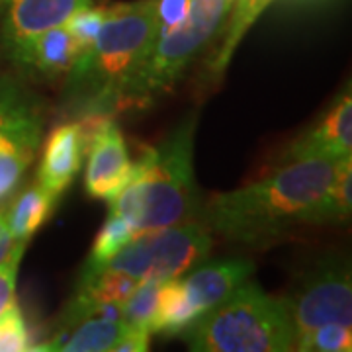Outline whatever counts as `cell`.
Returning <instances> with one entry per match:
<instances>
[{
  "mask_svg": "<svg viewBox=\"0 0 352 352\" xmlns=\"http://www.w3.org/2000/svg\"><path fill=\"white\" fill-rule=\"evenodd\" d=\"M340 159L292 157L249 186L214 194L201 204V221L223 239L266 245L303 226L333 223L331 186Z\"/></svg>",
  "mask_w": 352,
  "mask_h": 352,
  "instance_id": "cell-1",
  "label": "cell"
},
{
  "mask_svg": "<svg viewBox=\"0 0 352 352\" xmlns=\"http://www.w3.org/2000/svg\"><path fill=\"white\" fill-rule=\"evenodd\" d=\"M159 34L155 0L108 6L92 47L71 69V85L85 113H110L126 96Z\"/></svg>",
  "mask_w": 352,
  "mask_h": 352,
  "instance_id": "cell-2",
  "label": "cell"
},
{
  "mask_svg": "<svg viewBox=\"0 0 352 352\" xmlns=\"http://www.w3.org/2000/svg\"><path fill=\"white\" fill-rule=\"evenodd\" d=\"M194 129L196 120L188 118L163 143L147 149L126 188L110 200V214L126 219L135 233L176 226L200 212Z\"/></svg>",
  "mask_w": 352,
  "mask_h": 352,
  "instance_id": "cell-3",
  "label": "cell"
},
{
  "mask_svg": "<svg viewBox=\"0 0 352 352\" xmlns=\"http://www.w3.org/2000/svg\"><path fill=\"white\" fill-rule=\"evenodd\" d=\"M196 352H286L296 349V329L286 300L245 282L200 315L182 335Z\"/></svg>",
  "mask_w": 352,
  "mask_h": 352,
  "instance_id": "cell-4",
  "label": "cell"
},
{
  "mask_svg": "<svg viewBox=\"0 0 352 352\" xmlns=\"http://www.w3.org/2000/svg\"><path fill=\"white\" fill-rule=\"evenodd\" d=\"M237 0H192L178 25L159 30L153 50L126 96V106H141L175 85L188 63L212 43Z\"/></svg>",
  "mask_w": 352,
  "mask_h": 352,
  "instance_id": "cell-5",
  "label": "cell"
},
{
  "mask_svg": "<svg viewBox=\"0 0 352 352\" xmlns=\"http://www.w3.org/2000/svg\"><path fill=\"white\" fill-rule=\"evenodd\" d=\"M212 247V231L204 221H182L138 233L104 266L138 282H164L186 274L210 254Z\"/></svg>",
  "mask_w": 352,
  "mask_h": 352,
  "instance_id": "cell-6",
  "label": "cell"
},
{
  "mask_svg": "<svg viewBox=\"0 0 352 352\" xmlns=\"http://www.w3.org/2000/svg\"><path fill=\"white\" fill-rule=\"evenodd\" d=\"M43 135V113L34 96L12 80H0V204L22 182Z\"/></svg>",
  "mask_w": 352,
  "mask_h": 352,
  "instance_id": "cell-7",
  "label": "cell"
},
{
  "mask_svg": "<svg viewBox=\"0 0 352 352\" xmlns=\"http://www.w3.org/2000/svg\"><path fill=\"white\" fill-rule=\"evenodd\" d=\"M296 337L315 327L339 323L352 325V284L342 266H323L305 280L298 294L286 300Z\"/></svg>",
  "mask_w": 352,
  "mask_h": 352,
  "instance_id": "cell-8",
  "label": "cell"
},
{
  "mask_svg": "<svg viewBox=\"0 0 352 352\" xmlns=\"http://www.w3.org/2000/svg\"><path fill=\"white\" fill-rule=\"evenodd\" d=\"M135 173L126 149V141L113 120L98 133L88 149L85 186L90 198L110 201L116 198Z\"/></svg>",
  "mask_w": 352,
  "mask_h": 352,
  "instance_id": "cell-9",
  "label": "cell"
},
{
  "mask_svg": "<svg viewBox=\"0 0 352 352\" xmlns=\"http://www.w3.org/2000/svg\"><path fill=\"white\" fill-rule=\"evenodd\" d=\"M90 4L92 0H8L2 30L6 50L12 53L28 39L65 25L73 14Z\"/></svg>",
  "mask_w": 352,
  "mask_h": 352,
  "instance_id": "cell-10",
  "label": "cell"
},
{
  "mask_svg": "<svg viewBox=\"0 0 352 352\" xmlns=\"http://www.w3.org/2000/svg\"><path fill=\"white\" fill-rule=\"evenodd\" d=\"M252 274V263L247 258H227L201 264L200 268H190L188 274L180 278L186 300L200 317L217 303L229 298L243 286Z\"/></svg>",
  "mask_w": 352,
  "mask_h": 352,
  "instance_id": "cell-11",
  "label": "cell"
},
{
  "mask_svg": "<svg viewBox=\"0 0 352 352\" xmlns=\"http://www.w3.org/2000/svg\"><path fill=\"white\" fill-rule=\"evenodd\" d=\"M85 155L87 149L78 124L57 126L47 135L43 145L38 184L59 198L78 175Z\"/></svg>",
  "mask_w": 352,
  "mask_h": 352,
  "instance_id": "cell-12",
  "label": "cell"
},
{
  "mask_svg": "<svg viewBox=\"0 0 352 352\" xmlns=\"http://www.w3.org/2000/svg\"><path fill=\"white\" fill-rule=\"evenodd\" d=\"M352 151V98L351 92L339 96L325 118L307 131L288 153L292 157H327L344 159Z\"/></svg>",
  "mask_w": 352,
  "mask_h": 352,
  "instance_id": "cell-13",
  "label": "cell"
},
{
  "mask_svg": "<svg viewBox=\"0 0 352 352\" xmlns=\"http://www.w3.org/2000/svg\"><path fill=\"white\" fill-rule=\"evenodd\" d=\"M12 59L20 67L28 71H34L39 75L55 78L65 73H71V69L80 57V50L76 41L71 38L65 25L47 30L36 38L28 39L20 47L10 53Z\"/></svg>",
  "mask_w": 352,
  "mask_h": 352,
  "instance_id": "cell-14",
  "label": "cell"
},
{
  "mask_svg": "<svg viewBox=\"0 0 352 352\" xmlns=\"http://www.w3.org/2000/svg\"><path fill=\"white\" fill-rule=\"evenodd\" d=\"M57 200V196L39 184L22 190L16 200L6 206V227L12 239L25 243L32 239L39 227L50 219Z\"/></svg>",
  "mask_w": 352,
  "mask_h": 352,
  "instance_id": "cell-15",
  "label": "cell"
},
{
  "mask_svg": "<svg viewBox=\"0 0 352 352\" xmlns=\"http://www.w3.org/2000/svg\"><path fill=\"white\" fill-rule=\"evenodd\" d=\"M198 319L196 311L186 300V294L182 288L180 276L173 280H164L159 292V303H157V314L153 317L151 335H182L186 329Z\"/></svg>",
  "mask_w": 352,
  "mask_h": 352,
  "instance_id": "cell-16",
  "label": "cell"
},
{
  "mask_svg": "<svg viewBox=\"0 0 352 352\" xmlns=\"http://www.w3.org/2000/svg\"><path fill=\"white\" fill-rule=\"evenodd\" d=\"M135 235H138L135 229L129 226L126 219L110 214L104 227L100 229V233L96 235V241L92 245V252H90L85 266L87 268H100V266H104L116 252L122 251Z\"/></svg>",
  "mask_w": 352,
  "mask_h": 352,
  "instance_id": "cell-17",
  "label": "cell"
},
{
  "mask_svg": "<svg viewBox=\"0 0 352 352\" xmlns=\"http://www.w3.org/2000/svg\"><path fill=\"white\" fill-rule=\"evenodd\" d=\"M161 284L163 282H139L135 289L129 294V298L122 303V319L127 327L151 333Z\"/></svg>",
  "mask_w": 352,
  "mask_h": 352,
  "instance_id": "cell-18",
  "label": "cell"
},
{
  "mask_svg": "<svg viewBox=\"0 0 352 352\" xmlns=\"http://www.w3.org/2000/svg\"><path fill=\"white\" fill-rule=\"evenodd\" d=\"M296 349L303 352L352 351V331L346 325L327 323L296 337Z\"/></svg>",
  "mask_w": 352,
  "mask_h": 352,
  "instance_id": "cell-19",
  "label": "cell"
},
{
  "mask_svg": "<svg viewBox=\"0 0 352 352\" xmlns=\"http://www.w3.org/2000/svg\"><path fill=\"white\" fill-rule=\"evenodd\" d=\"M106 14H108V6H92L90 4L87 8L73 14L65 22V28L71 34V38L76 41L80 55L92 47V43H94V39H96L102 24L106 20Z\"/></svg>",
  "mask_w": 352,
  "mask_h": 352,
  "instance_id": "cell-20",
  "label": "cell"
},
{
  "mask_svg": "<svg viewBox=\"0 0 352 352\" xmlns=\"http://www.w3.org/2000/svg\"><path fill=\"white\" fill-rule=\"evenodd\" d=\"M34 351L24 315L18 303L12 302L0 314V352Z\"/></svg>",
  "mask_w": 352,
  "mask_h": 352,
  "instance_id": "cell-21",
  "label": "cell"
},
{
  "mask_svg": "<svg viewBox=\"0 0 352 352\" xmlns=\"http://www.w3.org/2000/svg\"><path fill=\"white\" fill-rule=\"evenodd\" d=\"M329 201H331V215L333 221H344L351 215L352 208V159L344 157L340 159L337 175L331 186V194H329Z\"/></svg>",
  "mask_w": 352,
  "mask_h": 352,
  "instance_id": "cell-22",
  "label": "cell"
},
{
  "mask_svg": "<svg viewBox=\"0 0 352 352\" xmlns=\"http://www.w3.org/2000/svg\"><path fill=\"white\" fill-rule=\"evenodd\" d=\"M25 241H18L12 247V251L6 254L4 261H0V314L14 302V289H16V278L18 268L24 256Z\"/></svg>",
  "mask_w": 352,
  "mask_h": 352,
  "instance_id": "cell-23",
  "label": "cell"
},
{
  "mask_svg": "<svg viewBox=\"0 0 352 352\" xmlns=\"http://www.w3.org/2000/svg\"><path fill=\"white\" fill-rule=\"evenodd\" d=\"M192 0H155V12L159 30L178 25L190 12Z\"/></svg>",
  "mask_w": 352,
  "mask_h": 352,
  "instance_id": "cell-24",
  "label": "cell"
},
{
  "mask_svg": "<svg viewBox=\"0 0 352 352\" xmlns=\"http://www.w3.org/2000/svg\"><path fill=\"white\" fill-rule=\"evenodd\" d=\"M149 339L151 333L141 331V329H129L124 333V337L116 344L113 352H141L149 349Z\"/></svg>",
  "mask_w": 352,
  "mask_h": 352,
  "instance_id": "cell-25",
  "label": "cell"
}]
</instances>
